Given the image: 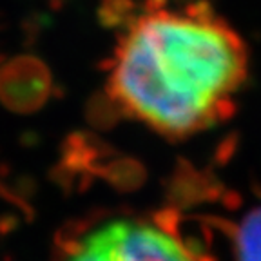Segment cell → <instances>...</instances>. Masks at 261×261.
Wrapping results in <instances>:
<instances>
[{
	"mask_svg": "<svg viewBox=\"0 0 261 261\" xmlns=\"http://www.w3.org/2000/svg\"><path fill=\"white\" fill-rule=\"evenodd\" d=\"M0 60H2V58H0Z\"/></svg>",
	"mask_w": 261,
	"mask_h": 261,
	"instance_id": "5",
	"label": "cell"
},
{
	"mask_svg": "<svg viewBox=\"0 0 261 261\" xmlns=\"http://www.w3.org/2000/svg\"><path fill=\"white\" fill-rule=\"evenodd\" d=\"M53 93L47 65L37 57L11 58L0 65V102L6 109L29 114L44 107Z\"/></svg>",
	"mask_w": 261,
	"mask_h": 261,
	"instance_id": "3",
	"label": "cell"
},
{
	"mask_svg": "<svg viewBox=\"0 0 261 261\" xmlns=\"http://www.w3.org/2000/svg\"><path fill=\"white\" fill-rule=\"evenodd\" d=\"M67 261H194L174 234L145 221L114 220L94 228Z\"/></svg>",
	"mask_w": 261,
	"mask_h": 261,
	"instance_id": "2",
	"label": "cell"
},
{
	"mask_svg": "<svg viewBox=\"0 0 261 261\" xmlns=\"http://www.w3.org/2000/svg\"><path fill=\"white\" fill-rule=\"evenodd\" d=\"M236 261H261V205L245 214L234 232Z\"/></svg>",
	"mask_w": 261,
	"mask_h": 261,
	"instance_id": "4",
	"label": "cell"
},
{
	"mask_svg": "<svg viewBox=\"0 0 261 261\" xmlns=\"http://www.w3.org/2000/svg\"><path fill=\"white\" fill-rule=\"evenodd\" d=\"M247 73L245 42L207 0H151L122 33L106 91L114 114L181 140L232 114Z\"/></svg>",
	"mask_w": 261,
	"mask_h": 261,
	"instance_id": "1",
	"label": "cell"
}]
</instances>
